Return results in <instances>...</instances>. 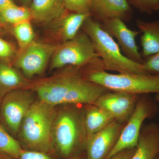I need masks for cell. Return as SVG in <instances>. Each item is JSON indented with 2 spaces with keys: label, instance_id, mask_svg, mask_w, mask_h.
<instances>
[{
  "label": "cell",
  "instance_id": "obj_1",
  "mask_svg": "<svg viewBox=\"0 0 159 159\" xmlns=\"http://www.w3.org/2000/svg\"><path fill=\"white\" fill-rule=\"evenodd\" d=\"M80 68L72 66L55 76L32 83L38 99L53 106L93 104L109 90L84 77Z\"/></svg>",
  "mask_w": 159,
  "mask_h": 159
},
{
  "label": "cell",
  "instance_id": "obj_2",
  "mask_svg": "<svg viewBox=\"0 0 159 159\" xmlns=\"http://www.w3.org/2000/svg\"><path fill=\"white\" fill-rule=\"evenodd\" d=\"M55 107L36 99L23 119L18 135L31 150L48 153L54 149L53 128L57 113Z\"/></svg>",
  "mask_w": 159,
  "mask_h": 159
},
{
  "label": "cell",
  "instance_id": "obj_3",
  "mask_svg": "<svg viewBox=\"0 0 159 159\" xmlns=\"http://www.w3.org/2000/svg\"><path fill=\"white\" fill-rule=\"evenodd\" d=\"M91 17L86 20L82 28L91 39L102 61L104 70L119 73L148 74L143 68V64L125 57L113 38L102 28L100 23Z\"/></svg>",
  "mask_w": 159,
  "mask_h": 159
},
{
  "label": "cell",
  "instance_id": "obj_4",
  "mask_svg": "<svg viewBox=\"0 0 159 159\" xmlns=\"http://www.w3.org/2000/svg\"><path fill=\"white\" fill-rule=\"evenodd\" d=\"M103 70L102 61L91 39L84 32H79L73 39L57 46L51 60V70L66 66Z\"/></svg>",
  "mask_w": 159,
  "mask_h": 159
},
{
  "label": "cell",
  "instance_id": "obj_5",
  "mask_svg": "<svg viewBox=\"0 0 159 159\" xmlns=\"http://www.w3.org/2000/svg\"><path fill=\"white\" fill-rule=\"evenodd\" d=\"M86 78L109 91L139 95L159 93V75L119 73L112 74L103 70H89Z\"/></svg>",
  "mask_w": 159,
  "mask_h": 159
},
{
  "label": "cell",
  "instance_id": "obj_6",
  "mask_svg": "<svg viewBox=\"0 0 159 159\" xmlns=\"http://www.w3.org/2000/svg\"><path fill=\"white\" fill-rule=\"evenodd\" d=\"M87 138L84 110L68 107L57 111L53 128V140L61 154L67 157Z\"/></svg>",
  "mask_w": 159,
  "mask_h": 159
},
{
  "label": "cell",
  "instance_id": "obj_7",
  "mask_svg": "<svg viewBox=\"0 0 159 159\" xmlns=\"http://www.w3.org/2000/svg\"><path fill=\"white\" fill-rule=\"evenodd\" d=\"M30 89L11 91L2 99L0 120L8 132L16 135L23 119L36 99Z\"/></svg>",
  "mask_w": 159,
  "mask_h": 159
},
{
  "label": "cell",
  "instance_id": "obj_8",
  "mask_svg": "<svg viewBox=\"0 0 159 159\" xmlns=\"http://www.w3.org/2000/svg\"><path fill=\"white\" fill-rule=\"evenodd\" d=\"M155 107L147 98L139 99L133 113L124 125L116 145L105 159H109L120 152L136 147L142 124L154 112Z\"/></svg>",
  "mask_w": 159,
  "mask_h": 159
},
{
  "label": "cell",
  "instance_id": "obj_9",
  "mask_svg": "<svg viewBox=\"0 0 159 159\" xmlns=\"http://www.w3.org/2000/svg\"><path fill=\"white\" fill-rule=\"evenodd\" d=\"M57 47L34 41L20 51L16 61V66L21 70L27 78L40 75L44 72Z\"/></svg>",
  "mask_w": 159,
  "mask_h": 159
},
{
  "label": "cell",
  "instance_id": "obj_10",
  "mask_svg": "<svg viewBox=\"0 0 159 159\" xmlns=\"http://www.w3.org/2000/svg\"><path fill=\"white\" fill-rule=\"evenodd\" d=\"M123 126L114 120L105 128L87 137L84 146L87 159H105L116 145Z\"/></svg>",
  "mask_w": 159,
  "mask_h": 159
},
{
  "label": "cell",
  "instance_id": "obj_11",
  "mask_svg": "<svg viewBox=\"0 0 159 159\" xmlns=\"http://www.w3.org/2000/svg\"><path fill=\"white\" fill-rule=\"evenodd\" d=\"M138 96L109 91L100 96L93 104L107 111L116 121L123 123L128 121L133 113L139 99Z\"/></svg>",
  "mask_w": 159,
  "mask_h": 159
},
{
  "label": "cell",
  "instance_id": "obj_12",
  "mask_svg": "<svg viewBox=\"0 0 159 159\" xmlns=\"http://www.w3.org/2000/svg\"><path fill=\"white\" fill-rule=\"evenodd\" d=\"M102 28L113 38L116 39L123 54L132 61L143 64L145 61L139 52L136 38L141 32L129 29L125 22L115 19L101 24Z\"/></svg>",
  "mask_w": 159,
  "mask_h": 159
},
{
  "label": "cell",
  "instance_id": "obj_13",
  "mask_svg": "<svg viewBox=\"0 0 159 159\" xmlns=\"http://www.w3.org/2000/svg\"><path fill=\"white\" fill-rule=\"evenodd\" d=\"M90 12L100 24L115 19L129 21L133 15L127 0H92Z\"/></svg>",
  "mask_w": 159,
  "mask_h": 159
},
{
  "label": "cell",
  "instance_id": "obj_14",
  "mask_svg": "<svg viewBox=\"0 0 159 159\" xmlns=\"http://www.w3.org/2000/svg\"><path fill=\"white\" fill-rule=\"evenodd\" d=\"M159 154V125L150 123L141 129L138 145L130 159H155Z\"/></svg>",
  "mask_w": 159,
  "mask_h": 159
},
{
  "label": "cell",
  "instance_id": "obj_15",
  "mask_svg": "<svg viewBox=\"0 0 159 159\" xmlns=\"http://www.w3.org/2000/svg\"><path fill=\"white\" fill-rule=\"evenodd\" d=\"M91 16V13H64L52 22L54 24V34L63 42L73 39L79 33L86 20Z\"/></svg>",
  "mask_w": 159,
  "mask_h": 159
},
{
  "label": "cell",
  "instance_id": "obj_16",
  "mask_svg": "<svg viewBox=\"0 0 159 159\" xmlns=\"http://www.w3.org/2000/svg\"><path fill=\"white\" fill-rule=\"evenodd\" d=\"M29 9L32 19L44 23L54 21L66 10L64 0H32Z\"/></svg>",
  "mask_w": 159,
  "mask_h": 159
},
{
  "label": "cell",
  "instance_id": "obj_17",
  "mask_svg": "<svg viewBox=\"0 0 159 159\" xmlns=\"http://www.w3.org/2000/svg\"><path fill=\"white\" fill-rule=\"evenodd\" d=\"M137 26L142 33V57L148 58L159 53V20L150 22L138 20Z\"/></svg>",
  "mask_w": 159,
  "mask_h": 159
},
{
  "label": "cell",
  "instance_id": "obj_18",
  "mask_svg": "<svg viewBox=\"0 0 159 159\" xmlns=\"http://www.w3.org/2000/svg\"><path fill=\"white\" fill-rule=\"evenodd\" d=\"M32 83L18 71L6 64H0V96L20 89H31Z\"/></svg>",
  "mask_w": 159,
  "mask_h": 159
},
{
  "label": "cell",
  "instance_id": "obj_19",
  "mask_svg": "<svg viewBox=\"0 0 159 159\" xmlns=\"http://www.w3.org/2000/svg\"><path fill=\"white\" fill-rule=\"evenodd\" d=\"M87 105L84 110L87 137L102 130L115 120L107 111L93 103Z\"/></svg>",
  "mask_w": 159,
  "mask_h": 159
},
{
  "label": "cell",
  "instance_id": "obj_20",
  "mask_svg": "<svg viewBox=\"0 0 159 159\" xmlns=\"http://www.w3.org/2000/svg\"><path fill=\"white\" fill-rule=\"evenodd\" d=\"M0 12L7 24L16 25L32 19L29 7L15 4L0 9Z\"/></svg>",
  "mask_w": 159,
  "mask_h": 159
},
{
  "label": "cell",
  "instance_id": "obj_21",
  "mask_svg": "<svg viewBox=\"0 0 159 159\" xmlns=\"http://www.w3.org/2000/svg\"><path fill=\"white\" fill-rule=\"evenodd\" d=\"M22 149L20 142L0 125V152L18 159Z\"/></svg>",
  "mask_w": 159,
  "mask_h": 159
},
{
  "label": "cell",
  "instance_id": "obj_22",
  "mask_svg": "<svg viewBox=\"0 0 159 159\" xmlns=\"http://www.w3.org/2000/svg\"><path fill=\"white\" fill-rule=\"evenodd\" d=\"M13 34L17 40L20 51L34 41L35 34L30 21L14 25Z\"/></svg>",
  "mask_w": 159,
  "mask_h": 159
},
{
  "label": "cell",
  "instance_id": "obj_23",
  "mask_svg": "<svg viewBox=\"0 0 159 159\" xmlns=\"http://www.w3.org/2000/svg\"><path fill=\"white\" fill-rule=\"evenodd\" d=\"M130 6L142 13L151 14L159 11V0H127Z\"/></svg>",
  "mask_w": 159,
  "mask_h": 159
},
{
  "label": "cell",
  "instance_id": "obj_24",
  "mask_svg": "<svg viewBox=\"0 0 159 159\" xmlns=\"http://www.w3.org/2000/svg\"><path fill=\"white\" fill-rule=\"evenodd\" d=\"M92 0H64L65 8L71 12L90 13Z\"/></svg>",
  "mask_w": 159,
  "mask_h": 159
},
{
  "label": "cell",
  "instance_id": "obj_25",
  "mask_svg": "<svg viewBox=\"0 0 159 159\" xmlns=\"http://www.w3.org/2000/svg\"><path fill=\"white\" fill-rule=\"evenodd\" d=\"M143 66L144 70L148 74L159 75V52L148 57Z\"/></svg>",
  "mask_w": 159,
  "mask_h": 159
},
{
  "label": "cell",
  "instance_id": "obj_26",
  "mask_svg": "<svg viewBox=\"0 0 159 159\" xmlns=\"http://www.w3.org/2000/svg\"><path fill=\"white\" fill-rule=\"evenodd\" d=\"M18 159H52L48 153L36 150L22 149Z\"/></svg>",
  "mask_w": 159,
  "mask_h": 159
},
{
  "label": "cell",
  "instance_id": "obj_27",
  "mask_svg": "<svg viewBox=\"0 0 159 159\" xmlns=\"http://www.w3.org/2000/svg\"><path fill=\"white\" fill-rule=\"evenodd\" d=\"M13 53V48L10 43L0 38V57L7 58Z\"/></svg>",
  "mask_w": 159,
  "mask_h": 159
},
{
  "label": "cell",
  "instance_id": "obj_28",
  "mask_svg": "<svg viewBox=\"0 0 159 159\" xmlns=\"http://www.w3.org/2000/svg\"><path fill=\"white\" fill-rule=\"evenodd\" d=\"M136 148H129L120 152L109 159H130L134 153Z\"/></svg>",
  "mask_w": 159,
  "mask_h": 159
},
{
  "label": "cell",
  "instance_id": "obj_29",
  "mask_svg": "<svg viewBox=\"0 0 159 159\" xmlns=\"http://www.w3.org/2000/svg\"><path fill=\"white\" fill-rule=\"evenodd\" d=\"M15 4L13 0H0V9Z\"/></svg>",
  "mask_w": 159,
  "mask_h": 159
},
{
  "label": "cell",
  "instance_id": "obj_30",
  "mask_svg": "<svg viewBox=\"0 0 159 159\" xmlns=\"http://www.w3.org/2000/svg\"><path fill=\"white\" fill-rule=\"evenodd\" d=\"M7 24L5 22V20H4L1 12H0V31H2L3 28L6 26V24Z\"/></svg>",
  "mask_w": 159,
  "mask_h": 159
},
{
  "label": "cell",
  "instance_id": "obj_31",
  "mask_svg": "<svg viewBox=\"0 0 159 159\" xmlns=\"http://www.w3.org/2000/svg\"><path fill=\"white\" fill-rule=\"evenodd\" d=\"M19 1L22 4V6L29 8L32 0H19Z\"/></svg>",
  "mask_w": 159,
  "mask_h": 159
},
{
  "label": "cell",
  "instance_id": "obj_32",
  "mask_svg": "<svg viewBox=\"0 0 159 159\" xmlns=\"http://www.w3.org/2000/svg\"><path fill=\"white\" fill-rule=\"evenodd\" d=\"M69 159H83L81 157L78 156H74L73 157H72L70 158Z\"/></svg>",
  "mask_w": 159,
  "mask_h": 159
},
{
  "label": "cell",
  "instance_id": "obj_33",
  "mask_svg": "<svg viewBox=\"0 0 159 159\" xmlns=\"http://www.w3.org/2000/svg\"><path fill=\"white\" fill-rule=\"evenodd\" d=\"M156 99L157 101L159 102V93L157 94L156 96Z\"/></svg>",
  "mask_w": 159,
  "mask_h": 159
},
{
  "label": "cell",
  "instance_id": "obj_34",
  "mask_svg": "<svg viewBox=\"0 0 159 159\" xmlns=\"http://www.w3.org/2000/svg\"><path fill=\"white\" fill-rule=\"evenodd\" d=\"M2 97L0 96V107H1V102H2Z\"/></svg>",
  "mask_w": 159,
  "mask_h": 159
},
{
  "label": "cell",
  "instance_id": "obj_35",
  "mask_svg": "<svg viewBox=\"0 0 159 159\" xmlns=\"http://www.w3.org/2000/svg\"><path fill=\"white\" fill-rule=\"evenodd\" d=\"M155 159H159V154L157 157Z\"/></svg>",
  "mask_w": 159,
  "mask_h": 159
},
{
  "label": "cell",
  "instance_id": "obj_36",
  "mask_svg": "<svg viewBox=\"0 0 159 159\" xmlns=\"http://www.w3.org/2000/svg\"><path fill=\"white\" fill-rule=\"evenodd\" d=\"M0 159H2L0 158Z\"/></svg>",
  "mask_w": 159,
  "mask_h": 159
}]
</instances>
